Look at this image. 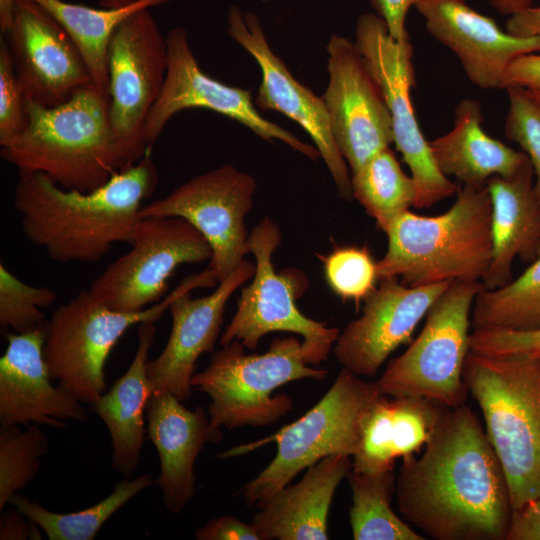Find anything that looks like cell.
I'll use <instances>...</instances> for the list:
<instances>
[{"mask_svg": "<svg viewBox=\"0 0 540 540\" xmlns=\"http://www.w3.org/2000/svg\"><path fill=\"white\" fill-rule=\"evenodd\" d=\"M147 435L160 459L155 480L164 506L179 514L195 495V461L207 443H218L223 435L202 407L186 408L169 392L152 393L146 406Z\"/></svg>", "mask_w": 540, "mask_h": 540, "instance_id": "23", "label": "cell"}, {"mask_svg": "<svg viewBox=\"0 0 540 540\" xmlns=\"http://www.w3.org/2000/svg\"><path fill=\"white\" fill-rule=\"evenodd\" d=\"M418 0H372V6L387 24L390 35L397 41L409 38L406 16Z\"/></svg>", "mask_w": 540, "mask_h": 540, "instance_id": "43", "label": "cell"}, {"mask_svg": "<svg viewBox=\"0 0 540 540\" xmlns=\"http://www.w3.org/2000/svg\"><path fill=\"white\" fill-rule=\"evenodd\" d=\"M227 30L229 35L255 58L261 69L262 81L256 104L262 110L283 113L304 129L329 169L339 196L351 200V175L334 140L323 98L298 82L285 63L275 55L256 15L247 13L243 16L238 7L232 6Z\"/></svg>", "mask_w": 540, "mask_h": 540, "instance_id": "19", "label": "cell"}, {"mask_svg": "<svg viewBox=\"0 0 540 540\" xmlns=\"http://www.w3.org/2000/svg\"><path fill=\"white\" fill-rule=\"evenodd\" d=\"M14 0H0V29L5 34L11 24Z\"/></svg>", "mask_w": 540, "mask_h": 540, "instance_id": "47", "label": "cell"}, {"mask_svg": "<svg viewBox=\"0 0 540 540\" xmlns=\"http://www.w3.org/2000/svg\"><path fill=\"white\" fill-rule=\"evenodd\" d=\"M0 358V424L66 427V420L86 422L88 411L71 395L51 383L43 355L45 327L6 333Z\"/></svg>", "mask_w": 540, "mask_h": 540, "instance_id": "22", "label": "cell"}, {"mask_svg": "<svg viewBox=\"0 0 540 540\" xmlns=\"http://www.w3.org/2000/svg\"><path fill=\"white\" fill-rule=\"evenodd\" d=\"M463 377L518 510L540 496V359L469 350Z\"/></svg>", "mask_w": 540, "mask_h": 540, "instance_id": "5", "label": "cell"}, {"mask_svg": "<svg viewBox=\"0 0 540 540\" xmlns=\"http://www.w3.org/2000/svg\"><path fill=\"white\" fill-rule=\"evenodd\" d=\"M253 176L223 165L182 184L169 195L143 205L140 218L181 217L207 240L212 255L207 268L219 283L249 253L245 217L253 208Z\"/></svg>", "mask_w": 540, "mask_h": 540, "instance_id": "14", "label": "cell"}, {"mask_svg": "<svg viewBox=\"0 0 540 540\" xmlns=\"http://www.w3.org/2000/svg\"><path fill=\"white\" fill-rule=\"evenodd\" d=\"M533 179L529 161L514 176H494L486 184L492 206V259L482 279L484 289L507 285L514 259L532 263L540 252V205Z\"/></svg>", "mask_w": 540, "mask_h": 540, "instance_id": "25", "label": "cell"}, {"mask_svg": "<svg viewBox=\"0 0 540 540\" xmlns=\"http://www.w3.org/2000/svg\"><path fill=\"white\" fill-rule=\"evenodd\" d=\"M155 484L152 474L145 473L134 479L125 477L117 482L106 498L73 513H56L36 501L14 493L9 502L34 522L50 540H93L103 524L129 500Z\"/></svg>", "mask_w": 540, "mask_h": 540, "instance_id": "31", "label": "cell"}, {"mask_svg": "<svg viewBox=\"0 0 540 540\" xmlns=\"http://www.w3.org/2000/svg\"><path fill=\"white\" fill-rule=\"evenodd\" d=\"M154 323L138 325V345L127 371L90 404L110 434L112 467L124 477H131L137 470L145 441L144 417L152 394L147 363L155 340Z\"/></svg>", "mask_w": 540, "mask_h": 540, "instance_id": "26", "label": "cell"}, {"mask_svg": "<svg viewBox=\"0 0 540 540\" xmlns=\"http://www.w3.org/2000/svg\"><path fill=\"white\" fill-rule=\"evenodd\" d=\"M237 340L213 353L207 368L195 373L192 386L206 393L207 413L216 427L270 426L294 406L286 394L272 395L289 382L324 379L328 371L310 366L303 341L295 336L274 339L263 354H245Z\"/></svg>", "mask_w": 540, "mask_h": 540, "instance_id": "7", "label": "cell"}, {"mask_svg": "<svg viewBox=\"0 0 540 540\" xmlns=\"http://www.w3.org/2000/svg\"><path fill=\"white\" fill-rule=\"evenodd\" d=\"M198 540H262L255 527L239 519L223 515L209 520L195 531Z\"/></svg>", "mask_w": 540, "mask_h": 540, "instance_id": "41", "label": "cell"}, {"mask_svg": "<svg viewBox=\"0 0 540 540\" xmlns=\"http://www.w3.org/2000/svg\"><path fill=\"white\" fill-rule=\"evenodd\" d=\"M506 31L517 36L540 37V6H530L509 17Z\"/></svg>", "mask_w": 540, "mask_h": 540, "instance_id": "45", "label": "cell"}, {"mask_svg": "<svg viewBox=\"0 0 540 540\" xmlns=\"http://www.w3.org/2000/svg\"><path fill=\"white\" fill-rule=\"evenodd\" d=\"M506 540H540V496L512 511Z\"/></svg>", "mask_w": 540, "mask_h": 540, "instance_id": "42", "label": "cell"}, {"mask_svg": "<svg viewBox=\"0 0 540 540\" xmlns=\"http://www.w3.org/2000/svg\"><path fill=\"white\" fill-rule=\"evenodd\" d=\"M182 289L180 283L159 302L135 312L111 309L90 290L58 306L45 324L43 355L57 387L91 404L106 391L105 363L133 325L156 322Z\"/></svg>", "mask_w": 540, "mask_h": 540, "instance_id": "9", "label": "cell"}, {"mask_svg": "<svg viewBox=\"0 0 540 540\" xmlns=\"http://www.w3.org/2000/svg\"><path fill=\"white\" fill-rule=\"evenodd\" d=\"M203 235L181 217L140 218L131 249L109 264L90 292L118 311L143 310L163 299L179 265L210 260Z\"/></svg>", "mask_w": 540, "mask_h": 540, "instance_id": "13", "label": "cell"}, {"mask_svg": "<svg viewBox=\"0 0 540 540\" xmlns=\"http://www.w3.org/2000/svg\"><path fill=\"white\" fill-rule=\"evenodd\" d=\"M540 359V357H538Z\"/></svg>", "mask_w": 540, "mask_h": 540, "instance_id": "48", "label": "cell"}, {"mask_svg": "<svg viewBox=\"0 0 540 540\" xmlns=\"http://www.w3.org/2000/svg\"><path fill=\"white\" fill-rule=\"evenodd\" d=\"M57 299L54 290L29 285L0 264V325L4 330L24 333L45 327L42 308Z\"/></svg>", "mask_w": 540, "mask_h": 540, "instance_id": "35", "label": "cell"}, {"mask_svg": "<svg viewBox=\"0 0 540 540\" xmlns=\"http://www.w3.org/2000/svg\"><path fill=\"white\" fill-rule=\"evenodd\" d=\"M353 197L384 231L401 213L414 206L416 186L405 174L390 147L380 151L351 174Z\"/></svg>", "mask_w": 540, "mask_h": 540, "instance_id": "33", "label": "cell"}, {"mask_svg": "<svg viewBox=\"0 0 540 540\" xmlns=\"http://www.w3.org/2000/svg\"><path fill=\"white\" fill-rule=\"evenodd\" d=\"M49 442L38 424L1 428L0 431V510L17 491L35 478Z\"/></svg>", "mask_w": 540, "mask_h": 540, "instance_id": "34", "label": "cell"}, {"mask_svg": "<svg viewBox=\"0 0 540 540\" xmlns=\"http://www.w3.org/2000/svg\"><path fill=\"white\" fill-rule=\"evenodd\" d=\"M323 95L336 145L351 174L394 141L381 87L355 42L332 35Z\"/></svg>", "mask_w": 540, "mask_h": 540, "instance_id": "15", "label": "cell"}, {"mask_svg": "<svg viewBox=\"0 0 540 540\" xmlns=\"http://www.w3.org/2000/svg\"><path fill=\"white\" fill-rule=\"evenodd\" d=\"M491 216L487 187L472 185L437 216L401 213L383 231L388 247L377 261L378 280L401 278L411 287L482 280L492 259Z\"/></svg>", "mask_w": 540, "mask_h": 540, "instance_id": "4", "label": "cell"}, {"mask_svg": "<svg viewBox=\"0 0 540 540\" xmlns=\"http://www.w3.org/2000/svg\"><path fill=\"white\" fill-rule=\"evenodd\" d=\"M37 525L18 509L4 511L0 521V539H41Z\"/></svg>", "mask_w": 540, "mask_h": 540, "instance_id": "44", "label": "cell"}, {"mask_svg": "<svg viewBox=\"0 0 540 540\" xmlns=\"http://www.w3.org/2000/svg\"><path fill=\"white\" fill-rule=\"evenodd\" d=\"M27 114L25 128L0 145L1 157L18 171L90 192L131 166L111 123L109 95L93 85L53 107L28 101Z\"/></svg>", "mask_w": 540, "mask_h": 540, "instance_id": "3", "label": "cell"}, {"mask_svg": "<svg viewBox=\"0 0 540 540\" xmlns=\"http://www.w3.org/2000/svg\"><path fill=\"white\" fill-rule=\"evenodd\" d=\"M322 260L328 285L343 300L358 305L376 288L377 262L366 246L336 247Z\"/></svg>", "mask_w": 540, "mask_h": 540, "instance_id": "36", "label": "cell"}, {"mask_svg": "<svg viewBox=\"0 0 540 540\" xmlns=\"http://www.w3.org/2000/svg\"><path fill=\"white\" fill-rule=\"evenodd\" d=\"M107 67L111 123L130 165H134L150 152L145 124L168 70L166 36L149 8L131 14L115 29Z\"/></svg>", "mask_w": 540, "mask_h": 540, "instance_id": "12", "label": "cell"}, {"mask_svg": "<svg viewBox=\"0 0 540 540\" xmlns=\"http://www.w3.org/2000/svg\"><path fill=\"white\" fill-rule=\"evenodd\" d=\"M382 395L376 382L343 367L326 394L296 421L255 442L232 447L220 458L239 456L269 442L277 444L272 461L241 491L248 506L261 507L301 471L334 454L354 456L365 419Z\"/></svg>", "mask_w": 540, "mask_h": 540, "instance_id": "6", "label": "cell"}, {"mask_svg": "<svg viewBox=\"0 0 540 540\" xmlns=\"http://www.w3.org/2000/svg\"><path fill=\"white\" fill-rule=\"evenodd\" d=\"M415 8L427 31L458 58L466 76L482 89H503V78L518 57L540 52L539 36L503 31L466 0H418Z\"/></svg>", "mask_w": 540, "mask_h": 540, "instance_id": "21", "label": "cell"}, {"mask_svg": "<svg viewBox=\"0 0 540 540\" xmlns=\"http://www.w3.org/2000/svg\"><path fill=\"white\" fill-rule=\"evenodd\" d=\"M166 40L167 75L144 129L149 150L173 115L185 109L202 108L241 123L264 140L278 139L312 160L320 157L316 147L302 142L289 131L261 116L252 102L250 91L228 86L204 73L192 53L185 29H171Z\"/></svg>", "mask_w": 540, "mask_h": 540, "instance_id": "17", "label": "cell"}, {"mask_svg": "<svg viewBox=\"0 0 540 540\" xmlns=\"http://www.w3.org/2000/svg\"><path fill=\"white\" fill-rule=\"evenodd\" d=\"M281 238L278 226L268 217L249 234L247 246L255 257V273L252 282L241 290L237 310L222 333L220 344L225 346L237 340L254 350L269 332L296 333L303 337L308 363L318 365L327 359L340 331L306 317L297 308L295 299L306 288V279L295 270L275 272L272 256Z\"/></svg>", "mask_w": 540, "mask_h": 540, "instance_id": "10", "label": "cell"}, {"mask_svg": "<svg viewBox=\"0 0 540 540\" xmlns=\"http://www.w3.org/2000/svg\"><path fill=\"white\" fill-rule=\"evenodd\" d=\"M18 174L13 205L26 239L63 263H96L116 243L131 245L142 202L158 184L149 154L90 192L64 189L42 173Z\"/></svg>", "mask_w": 540, "mask_h": 540, "instance_id": "2", "label": "cell"}, {"mask_svg": "<svg viewBox=\"0 0 540 540\" xmlns=\"http://www.w3.org/2000/svg\"><path fill=\"white\" fill-rule=\"evenodd\" d=\"M483 288L479 281H452L428 310L418 337L375 381L382 395L420 397L448 409L465 404L471 312Z\"/></svg>", "mask_w": 540, "mask_h": 540, "instance_id": "8", "label": "cell"}, {"mask_svg": "<svg viewBox=\"0 0 540 540\" xmlns=\"http://www.w3.org/2000/svg\"><path fill=\"white\" fill-rule=\"evenodd\" d=\"M446 409L420 397L380 395L365 419L351 470L372 473L394 469L396 458L425 446Z\"/></svg>", "mask_w": 540, "mask_h": 540, "instance_id": "27", "label": "cell"}, {"mask_svg": "<svg viewBox=\"0 0 540 540\" xmlns=\"http://www.w3.org/2000/svg\"><path fill=\"white\" fill-rule=\"evenodd\" d=\"M28 101L59 105L79 88L93 85L74 42L41 5L14 0L12 21L4 34Z\"/></svg>", "mask_w": 540, "mask_h": 540, "instance_id": "18", "label": "cell"}, {"mask_svg": "<svg viewBox=\"0 0 540 540\" xmlns=\"http://www.w3.org/2000/svg\"><path fill=\"white\" fill-rule=\"evenodd\" d=\"M350 457H325L307 468L299 482L273 494L251 520L261 539L327 540L330 506L352 468Z\"/></svg>", "mask_w": 540, "mask_h": 540, "instance_id": "24", "label": "cell"}, {"mask_svg": "<svg viewBox=\"0 0 540 540\" xmlns=\"http://www.w3.org/2000/svg\"><path fill=\"white\" fill-rule=\"evenodd\" d=\"M473 329L540 330V252L530 266L507 285L476 296Z\"/></svg>", "mask_w": 540, "mask_h": 540, "instance_id": "32", "label": "cell"}, {"mask_svg": "<svg viewBox=\"0 0 540 540\" xmlns=\"http://www.w3.org/2000/svg\"><path fill=\"white\" fill-rule=\"evenodd\" d=\"M469 349L474 353L488 356L540 357V330L473 329L470 333Z\"/></svg>", "mask_w": 540, "mask_h": 540, "instance_id": "39", "label": "cell"}, {"mask_svg": "<svg viewBox=\"0 0 540 540\" xmlns=\"http://www.w3.org/2000/svg\"><path fill=\"white\" fill-rule=\"evenodd\" d=\"M535 0H488L489 4L502 15H513L533 5Z\"/></svg>", "mask_w": 540, "mask_h": 540, "instance_id": "46", "label": "cell"}, {"mask_svg": "<svg viewBox=\"0 0 540 540\" xmlns=\"http://www.w3.org/2000/svg\"><path fill=\"white\" fill-rule=\"evenodd\" d=\"M403 519L435 540H506L512 506L506 477L475 413L446 409L421 456L396 478Z\"/></svg>", "mask_w": 540, "mask_h": 540, "instance_id": "1", "label": "cell"}, {"mask_svg": "<svg viewBox=\"0 0 540 540\" xmlns=\"http://www.w3.org/2000/svg\"><path fill=\"white\" fill-rule=\"evenodd\" d=\"M444 281L411 287L385 278L365 299L362 315L348 323L334 344L339 363L361 377H373L388 356L408 342L436 299Z\"/></svg>", "mask_w": 540, "mask_h": 540, "instance_id": "20", "label": "cell"}, {"mask_svg": "<svg viewBox=\"0 0 540 540\" xmlns=\"http://www.w3.org/2000/svg\"><path fill=\"white\" fill-rule=\"evenodd\" d=\"M505 136L527 155L534 173L533 190L540 205V102L520 87H507Z\"/></svg>", "mask_w": 540, "mask_h": 540, "instance_id": "37", "label": "cell"}, {"mask_svg": "<svg viewBox=\"0 0 540 540\" xmlns=\"http://www.w3.org/2000/svg\"><path fill=\"white\" fill-rule=\"evenodd\" d=\"M255 265L243 260L209 295L193 299L196 288L214 287L218 282L210 270L186 277L168 310L172 327L166 346L147 363L152 393L169 392L180 401L192 395V378L198 358L213 352L220 334L225 306L233 293L253 277Z\"/></svg>", "mask_w": 540, "mask_h": 540, "instance_id": "16", "label": "cell"}, {"mask_svg": "<svg viewBox=\"0 0 540 540\" xmlns=\"http://www.w3.org/2000/svg\"><path fill=\"white\" fill-rule=\"evenodd\" d=\"M347 479L352 491L349 512L355 540H424L391 508L395 492L394 469L365 473L350 470Z\"/></svg>", "mask_w": 540, "mask_h": 540, "instance_id": "30", "label": "cell"}, {"mask_svg": "<svg viewBox=\"0 0 540 540\" xmlns=\"http://www.w3.org/2000/svg\"><path fill=\"white\" fill-rule=\"evenodd\" d=\"M482 123L480 102L462 99L454 110L453 128L429 141L433 158L445 176H454L464 185L486 186L490 178H510L529 162L523 151L489 136Z\"/></svg>", "mask_w": 540, "mask_h": 540, "instance_id": "28", "label": "cell"}, {"mask_svg": "<svg viewBox=\"0 0 540 540\" xmlns=\"http://www.w3.org/2000/svg\"><path fill=\"white\" fill-rule=\"evenodd\" d=\"M520 87L540 102V54H525L515 59L503 78V89Z\"/></svg>", "mask_w": 540, "mask_h": 540, "instance_id": "40", "label": "cell"}, {"mask_svg": "<svg viewBox=\"0 0 540 540\" xmlns=\"http://www.w3.org/2000/svg\"><path fill=\"white\" fill-rule=\"evenodd\" d=\"M28 99L18 78L8 44L0 40V145L26 126Z\"/></svg>", "mask_w": 540, "mask_h": 540, "instance_id": "38", "label": "cell"}, {"mask_svg": "<svg viewBox=\"0 0 540 540\" xmlns=\"http://www.w3.org/2000/svg\"><path fill=\"white\" fill-rule=\"evenodd\" d=\"M355 37L384 95L392 120L393 143L414 180V207L429 208L457 193L459 186L438 168L414 112L410 92L416 80L409 38L395 40L386 22L373 13L358 18Z\"/></svg>", "mask_w": 540, "mask_h": 540, "instance_id": "11", "label": "cell"}, {"mask_svg": "<svg viewBox=\"0 0 540 540\" xmlns=\"http://www.w3.org/2000/svg\"><path fill=\"white\" fill-rule=\"evenodd\" d=\"M41 5L68 33L89 71L92 84L108 93L107 55L115 29L131 14L171 0H106L94 8L63 0H33Z\"/></svg>", "mask_w": 540, "mask_h": 540, "instance_id": "29", "label": "cell"}]
</instances>
